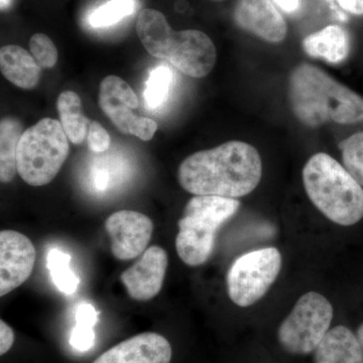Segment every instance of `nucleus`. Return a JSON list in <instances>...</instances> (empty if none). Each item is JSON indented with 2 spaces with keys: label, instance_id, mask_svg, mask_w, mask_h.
Wrapping results in <instances>:
<instances>
[{
  "label": "nucleus",
  "instance_id": "nucleus-14",
  "mask_svg": "<svg viewBox=\"0 0 363 363\" xmlns=\"http://www.w3.org/2000/svg\"><path fill=\"white\" fill-rule=\"evenodd\" d=\"M173 350L168 339L145 332L105 351L93 363H169Z\"/></svg>",
  "mask_w": 363,
  "mask_h": 363
},
{
  "label": "nucleus",
  "instance_id": "nucleus-1",
  "mask_svg": "<svg viewBox=\"0 0 363 363\" xmlns=\"http://www.w3.org/2000/svg\"><path fill=\"white\" fill-rule=\"evenodd\" d=\"M262 175L259 152L250 143L233 140L186 157L179 167L178 179L191 194L235 199L252 193Z\"/></svg>",
  "mask_w": 363,
  "mask_h": 363
},
{
  "label": "nucleus",
  "instance_id": "nucleus-9",
  "mask_svg": "<svg viewBox=\"0 0 363 363\" xmlns=\"http://www.w3.org/2000/svg\"><path fill=\"white\" fill-rule=\"evenodd\" d=\"M99 106L124 135L149 142L157 130L156 121L133 112L140 106V100L133 88L117 76H107L100 83Z\"/></svg>",
  "mask_w": 363,
  "mask_h": 363
},
{
  "label": "nucleus",
  "instance_id": "nucleus-19",
  "mask_svg": "<svg viewBox=\"0 0 363 363\" xmlns=\"http://www.w3.org/2000/svg\"><path fill=\"white\" fill-rule=\"evenodd\" d=\"M21 123L13 117H6L0 123V181L9 183L18 172L16 150L20 143Z\"/></svg>",
  "mask_w": 363,
  "mask_h": 363
},
{
  "label": "nucleus",
  "instance_id": "nucleus-22",
  "mask_svg": "<svg viewBox=\"0 0 363 363\" xmlns=\"http://www.w3.org/2000/svg\"><path fill=\"white\" fill-rule=\"evenodd\" d=\"M135 9V0H111L92 11L89 16V23L93 28L114 26L133 14Z\"/></svg>",
  "mask_w": 363,
  "mask_h": 363
},
{
  "label": "nucleus",
  "instance_id": "nucleus-30",
  "mask_svg": "<svg viewBox=\"0 0 363 363\" xmlns=\"http://www.w3.org/2000/svg\"><path fill=\"white\" fill-rule=\"evenodd\" d=\"M109 176L105 169H95L94 171V184L95 187L99 190H104L108 185Z\"/></svg>",
  "mask_w": 363,
  "mask_h": 363
},
{
  "label": "nucleus",
  "instance_id": "nucleus-26",
  "mask_svg": "<svg viewBox=\"0 0 363 363\" xmlns=\"http://www.w3.org/2000/svg\"><path fill=\"white\" fill-rule=\"evenodd\" d=\"M95 333L93 327L76 324L70 337V344L75 350L87 351L94 345Z\"/></svg>",
  "mask_w": 363,
  "mask_h": 363
},
{
  "label": "nucleus",
  "instance_id": "nucleus-31",
  "mask_svg": "<svg viewBox=\"0 0 363 363\" xmlns=\"http://www.w3.org/2000/svg\"><path fill=\"white\" fill-rule=\"evenodd\" d=\"M274 2L286 13H294L300 6V0H274Z\"/></svg>",
  "mask_w": 363,
  "mask_h": 363
},
{
  "label": "nucleus",
  "instance_id": "nucleus-21",
  "mask_svg": "<svg viewBox=\"0 0 363 363\" xmlns=\"http://www.w3.org/2000/svg\"><path fill=\"white\" fill-rule=\"evenodd\" d=\"M173 79V72L167 66L157 67L150 72L145 89V104L149 108H159L166 102Z\"/></svg>",
  "mask_w": 363,
  "mask_h": 363
},
{
  "label": "nucleus",
  "instance_id": "nucleus-25",
  "mask_svg": "<svg viewBox=\"0 0 363 363\" xmlns=\"http://www.w3.org/2000/svg\"><path fill=\"white\" fill-rule=\"evenodd\" d=\"M87 140L90 150L96 154L106 152L111 142L109 133L97 121H91Z\"/></svg>",
  "mask_w": 363,
  "mask_h": 363
},
{
  "label": "nucleus",
  "instance_id": "nucleus-6",
  "mask_svg": "<svg viewBox=\"0 0 363 363\" xmlns=\"http://www.w3.org/2000/svg\"><path fill=\"white\" fill-rule=\"evenodd\" d=\"M69 150L68 136L61 123L40 119L21 136L16 150L18 175L33 187L48 185L58 175Z\"/></svg>",
  "mask_w": 363,
  "mask_h": 363
},
{
  "label": "nucleus",
  "instance_id": "nucleus-20",
  "mask_svg": "<svg viewBox=\"0 0 363 363\" xmlns=\"http://www.w3.org/2000/svg\"><path fill=\"white\" fill-rule=\"evenodd\" d=\"M71 255L62 250H50L47 257V267L49 269L52 283L61 292L72 295L77 290L80 279L70 267Z\"/></svg>",
  "mask_w": 363,
  "mask_h": 363
},
{
  "label": "nucleus",
  "instance_id": "nucleus-8",
  "mask_svg": "<svg viewBox=\"0 0 363 363\" xmlns=\"http://www.w3.org/2000/svg\"><path fill=\"white\" fill-rule=\"evenodd\" d=\"M281 269V255L277 248H260L241 255L227 274L229 298L242 308L255 304L266 295Z\"/></svg>",
  "mask_w": 363,
  "mask_h": 363
},
{
  "label": "nucleus",
  "instance_id": "nucleus-28",
  "mask_svg": "<svg viewBox=\"0 0 363 363\" xmlns=\"http://www.w3.org/2000/svg\"><path fill=\"white\" fill-rule=\"evenodd\" d=\"M14 333L11 326L1 320L0 321V354L4 355L13 347Z\"/></svg>",
  "mask_w": 363,
  "mask_h": 363
},
{
  "label": "nucleus",
  "instance_id": "nucleus-32",
  "mask_svg": "<svg viewBox=\"0 0 363 363\" xmlns=\"http://www.w3.org/2000/svg\"><path fill=\"white\" fill-rule=\"evenodd\" d=\"M357 337L358 340H359L360 344H362L363 348V323L358 327L357 330Z\"/></svg>",
  "mask_w": 363,
  "mask_h": 363
},
{
  "label": "nucleus",
  "instance_id": "nucleus-13",
  "mask_svg": "<svg viewBox=\"0 0 363 363\" xmlns=\"http://www.w3.org/2000/svg\"><path fill=\"white\" fill-rule=\"evenodd\" d=\"M236 25L269 43L285 40L288 28L272 0H238L233 13Z\"/></svg>",
  "mask_w": 363,
  "mask_h": 363
},
{
  "label": "nucleus",
  "instance_id": "nucleus-10",
  "mask_svg": "<svg viewBox=\"0 0 363 363\" xmlns=\"http://www.w3.org/2000/svg\"><path fill=\"white\" fill-rule=\"evenodd\" d=\"M105 229L111 238L112 255L119 260H130L145 252L154 223L140 212L121 210L106 219Z\"/></svg>",
  "mask_w": 363,
  "mask_h": 363
},
{
  "label": "nucleus",
  "instance_id": "nucleus-24",
  "mask_svg": "<svg viewBox=\"0 0 363 363\" xmlns=\"http://www.w3.org/2000/svg\"><path fill=\"white\" fill-rule=\"evenodd\" d=\"M33 58L43 68H52L58 62L59 52L51 38L42 33H35L30 39Z\"/></svg>",
  "mask_w": 363,
  "mask_h": 363
},
{
  "label": "nucleus",
  "instance_id": "nucleus-15",
  "mask_svg": "<svg viewBox=\"0 0 363 363\" xmlns=\"http://www.w3.org/2000/svg\"><path fill=\"white\" fill-rule=\"evenodd\" d=\"M315 352V363H363V348L357 336L339 325L327 332Z\"/></svg>",
  "mask_w": 363,
  "mask_h": 363
},
{
  "label": "nucleus",
  "instance_id": "nucleus-4",
  "mask_svg": "<svg viewBox=\"0 0 363 363\" xmlns=\"http://www.w3.org/2000/svg\"><path fill=\"white\" fill-rule=\"evenodd\" d=\"M303 183L308 197L329 220L351 226L363 218V188L329 155L310 157L303 169Z\"/></svg>",
  "mask_w": 363,
  "mask_h": 363
},
{
  "label": "nucleus",
  "instance_id": "nucleus-33",
  "mask_svg": "<svg viewBox=\"0 0 363 363\" xmlns=\"http://www.w3.org/2000/svg\"><path fill=\"white\" fill-rule=\"evenodd\" d=\"M11 0H1V9L4 11V9H7L9 6H11Z\"/></svg>",
  "mask_w": 363,
  "mask_h": 363
},
{
  "label": "nucleus",
  "instance_id": "nucleus-29",
  "mask_svg": "<svg viewBox=\"0 0 363 363\" xmlns=\"http://www.w3.org/2000/svg\"><path fill=\"white\" fill-rule=\"evenodd\" d=\"M337 2L344 11L354 16H363V0H337Z\"/></svg>",
  "mask_w": 363,
  "mask_h": 363
},
{
  "label": "nucleus",
  "instance_id": "nucleus-16",
  "mask_svg": "<svg viewBox=\"0 0 363 363\" xmlns=\"http://www.w3.org/2000/svg\"><path fill=\"white\" fill-rule=\"evenodd\" d=\"M2 75L21 89H33L39 84L40 67L30 52L20 45H4L0 50Z\"/></svg>",
  "mask_w": 363,
  "mask_h": 363
},
{
  "label": "nucleus",
  "instance_id": "nucleus-27",
  "mask_svg": "<svg viewBox=\"0 0 363 363\" xmlns=\"http://www.w3.org/2000/svg\"><path fill=\"white\" fill-rule=\"evenodd\" d=\"M98 313L92 305L88 303H82L78 306L76 311V322L79 325L94 327L97 323Z\"/></svg>",
  "mask_w": 363,
  "mask_h": 363
},
{
  "label": "nucleus",
  "instance_id": "nucleus-18",
  "mask_svg": "<svg viewBox=\"0 0 363 363\" xmlns=\"http://www.w3.org/2000/svg\"><path fill=\"white\" fill-rule=\"evenodd\" d=\"M58 111L63 130L73 145H82L88 136L91 121L83 114L77 93L67 90L58 98Z\"/></svg>",
  "mask_w": 363,
  "mask_h": 363
},
{
  "label": "nucleus",
  "instance_id": "nucleus-7",
  "mask_svg": "<svg viewBox=\"0 0 363 363\" xmlns=\"http://www.w3.org/2000/svg\"><path fill=\"white\" fill-rule=\"evenodd\" d=\"M333 307L317 292H309L298 298L292 311L279 325V342L291 354H309L316 350L330 330Z\"/></svg>",
  "mask_w": 363,
  "mask_h": 363
},
{
  "label": "nucleus",
  "instance_id": "nucleus-2",
  "mask_svg": "<svg viewBox=\"0 0 363 363\" xmlns=\"http://www.w3.org/2000/svg\"><path fill=\"white\" fill-rule=\"evenodd\" d=\"M289 100L298 121L308 126L363 121V98L309 64H302L293 71Z\"/></svg>",
  "mask_w": 363,
  "mask_h": 363
},
{
  "label": "nucleus",
  "instance_id": "nucleus-3",
  "mask_svg": "<svg viewBox=\"0 0 363 363\" xmlns=\"http://www.w3.org/2000/svg\"><path fill=\"white\" fill-rule=\"evenodd\" d=\"M135 30L150 55L169 62L190 77H205L214 68L216 49L201 30H174L166 16L152 9L140 11Z\"/></svg>",
  "mask_w": 363,
  "mask_h": 363
},
{
  "label": "nucleus",
  "instance_id": "nucleus-17",
  "mask_svg": "<svg viewBox=\"0 0 363 363\" xmlns=\"http://www.w3.org/2000/svg\"><path fill=\"white\" fill-rule=\"evenodd\" d=\"M303 49L306 54L313 58L323 59L331 64H339L347 58L350 54V35L341 26H328L305 38Z\"/></svg>",
  "mask_w": 363,
  "mask_h": 363
},
{
  "label": "nucleus",
  "instance_id": "nucleus-5",
  "mask_svg": "<svg viewBox=\"0 0 363 363\" xmlns=\"http://www.w3.org/2000/svg\"><path fill=\"white\" fill-rule=\"evenodd\" d=\"M240 202L220 196L198 195L189 200L178 222L176 250L184 264L199 267L211 257L217 231L233 218Z\"/></svg>",
  "mask_w": 363,
  "mask_h": 363
},
{
  "label": "nucleus",
  "instance_id": "nucleus-12",
  "mask_svg": "<svg viewBox=\"0 0 363 363\" xmlns=\"http://www.w3.org/2000/svg\"><path fill=\"white\" fill-rule=\"evenodd\" d=\"M167 269L168 255L166 250L152 245L143 253L133 266L123 272L121 281L131 298L147 302L161 292Z\"/></svg>",
  "mask_w": 363,
  "mask_h": 363
},
{
  "label": "nucleus",
  "instance_id": "nucleus-11",
  "mask_svg": "<svg viewBox=\"0 0 363 363\" xmlns=\"http://www.w3.org/2000/svg\"><path fill=\"white\" fill-rule=\"evenodd\" d=\"M35 245L25 234L0 233V296L4 297L30 278L35 264Z\"/></svg>",
  "mask_w": 363,
  "mask_h": 363
},
{
  "label": "nucleus",
  "instance_id": "nucleus-23",
  "mask_svg": "<svg viewBox=\"0 0 363 363\" xmlns=\"http://www.w3.org/2000/svg\"><path fill=\"white\" fill-rule=\"evenodd\" d=\"M344 167L363 188V131L340 143Z\"/></svg>",
  "mask_w": 363,
  "mask_h": 363
}]
</instances>
